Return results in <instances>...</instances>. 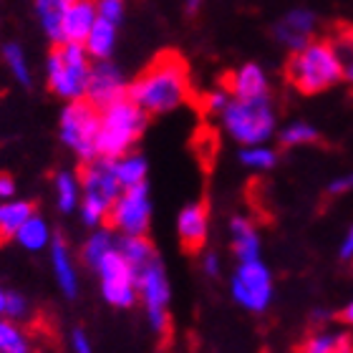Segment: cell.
Listing matches in <instances>:
<instances>
[{"mask_svg": "<svg viewBox=\"0 0 353 353\" xmlns=\"http://www.w3.org/2000/svg\"><path fill=\"white\" fill-rule=\"evenodd\" d=\"M144 126H147V114L129 99H121V101L101 109L96 154L103 159H117V157L129 154V149L144 134Z\"/></svg>", "mask_w": 353, "mask_h": 353, "instance_id": "7a4b0ae2", "label": "cell"}, {"mask_svg": "<svg viewBox=\"0 0 353 353\" xmlns=\"http://www.w3.org/2000/svg\"><path fill=\"white\" fill-rule=\"evenodd\" d=\"M126 99L137 103L147 117L179 109L190 99V79L184 61L176 53H162L137 81L129 83Z\"/></svg>", "mask_w": 353, "mask_h": 353, "instance_id": "6da1fadb", "label": "cell"}, {"mask_svg": "<svg viewBox=\"0 0 353 353\" xmlns=\"http://www.w3.org/2000/svg\"><path fill=\"white\" fill-rule=\"evenodd\" d=\"M15 194V182L10 174H0V199H10Z\"/></svg>", "mask_w": 353, "mask_h": 353, "instance_id": "d590c367", "label": "cell"}, {"mask_svg": "<svg viewBox=\"0 0 353 353\" xmlns=\"http://www.w3.org/2000/svg\"><path fill=\"white\" fill-rule=\"evenodd\" d=\"M220 114L228 134L245 147L265 144L275 132V109L268 96L265 99H230Z\"/></svg>", "mask_w": 353, "mask_h": 353, "instance_id": "8992f818", "label": "cell"}, {"mask_svg": "<svg viewBox=\"0 0 353 353\" xmlns=\"http://www.w3.org/2000/svg\"><path fill=\"white\" fill-rule=\"evenodd\" d=\"M126 88L129 86H126L121 71L114 63H109V61H99L96 66H91V76H88V86L83 99L101 111L106 106H111V103L126 99Z\"/></svg>", "mask_w": 353, "mask_h": 353, "instance_id": "7c38bea8", "label": "cell"}, {"mask_svg": "<svg viewBox=\"0 0 353 353\" xmlns=\"http://www.w3.org/2000/svg\"><path fill=\"white\" fill-rule=\"evenodd\" d=\"M48 248H51V268L61 293L66 295V298H76V293H79V275H76V265L66 240L63 237H53Z\"/></svg>", "mask_w": 353, "mask_h": 353, "instance_id": "2e32d148", "label": "cell"}, {"mask_svg": "<svg viewBox=\"0 0 353 353\" xmlns=\"http://www.w3.org/2000/svg\"><path fill=\"white\" fill-rule=\"evenodd\" d=\"M66 3H74V0H66Z\"/></svg>", "mask_w": 353, "mask_h": 353, "instance_id": "bcb514c9", "label": "cell"}, {"mask_svg": "<svg viewBox=\"0 0 353 353\" xmlns=\"http://www.w3.org/2000/svg\"><path fill=\"white\" fill-rule=\"evenodd\" d=\"M71 351L74 353H94V348H91V339L86 336L83 328H76V331L71 333Z\"/></svg>", "mask_w": 353, "mask_h": 353, "instance_id": "836d02e7", "label": "cell"}, {"mask_svg": "<svg viewBox=\"0 0 353 353\" xmlns=\"http://www.w3.org/2000/svg\"><path fill=\"white\" fill-rule=\"evenodd\" d=\"M343 76H346L348 81L353 83V61H351V63H348V66H346V71H343Z\"/></svg>", "mask_w": 353, "mask_h": 353, "instance_id": "7bdbcfd3", "label": "cell"}, {"mask_svg": "<svg viewBox=\"0 0 353 353\" xmlns=\"http://www.w3.org/2000/svg\"><path fill=\"white\" fill-rule=\"evenodd\" d=\"M88 76H91V59L81 43H59L46 61L48 88L66 101H79L86 96Z\"/></svg>", "mask_w": 353, "mask_h": 353, "instance_id": "5b68a950", "label": "cell"}, {"mask_svg": "<svg viewBox=\"0 0 353 353\" xmlns=\"http://www.w3.org/2000/svg\"><path fill=\"white\" fill-rule=\"evenodd\" d=\"M202 268H205V272L210 275V278H217V272H220V260H217V255H205V260H202Z\"/></svg>", "mask_w": 353, "mask_h": 353, "instance_id": "8d00e7d4", "label": "cell"}, {"mask_svg": "<svg viewBox=\"0 0 353 353\" xmlns=\"http://www.w3.org/2000/svg\"><path fill=\"white\" fill-rule=\"evenodd\" d=\"M230 237H232V252L240 263L260 260V237L258 230L248 217H232L230 222Z\"/></svg>", "mask_w": 353, "mask_h": 353, "instance_id": "ac0fdd59", "label": "cell"}, {"mask_svg": "<svg viewBox=\"0 0 353 353\" xmlns=\"http://www.w3.org/2000/svg\"><path fill=\"white\" fill-rule=\"evenodd\" d=\"M207 207L202 202L187 205L176 217V235L182 240L184 250L197 252L207 240Z\"/></svg>", "mask_w": 353, "mask_h": 353, "instance_id": "5bb4252c", "label": "cell"}, {"mask_svg": "<svg viewBox=\"0 0 353 353\" xmlns=\"http://www.w3.org/2000/svg\"><path fill=\"white\" fill-rule=\"evenodd\" d=\"M343 61L331 43H308L288 61V81L303 94H318L343 79Z\"/></svg>", "mask_w": 353, "mask_h": 353, "instance_id": "3957f363", "label": "cell"}, {"mask_svg": "<svg viewBox=\"0 0 353 353\" xmlns=\"http://www.w3.org/2000/svg\"><path fill=\"white\" fill-rule=\"evenodd\" d=\"M341 258L343 260H353V225L348 228L343 243H341Z\"/></svg>", "mask_w": 353, "mask_h": 353, "instance_id": "74e56055", "label": "cell"}, {"mask_svg": "<svg viewBox=\"0 0 353 353\" xmlns=\"http://www.w3.org/2000/svg\"><path fill=\"white\" fill-rule=\"evenodd\" d=\"M99 117L101 111L86 99L68 101L61 111V141L74 152L83 164L96 159V137H99Z\"/></svg>", "mask_w": 353, "mask_h": 353, "instance_id": "52a82bcc", "label": "cell"}, {"mask_svg": "<svg viewBox=\"0 0 353 353\" xmlns=\"http://www.w3.org/2000/svg\"><path fill=\"white\" fill-rule=\"evenodd\" d=\"M0 353H30V336L21 328V323H13L0 316Z\"/></svg>", "mask_w": 353, "mask_h": 353, "instance_id": "4316f807", "label": "cell"}, {"mask_svg": "<svg viewBox=\"0 0 353 353\" xmlns=\"http://www.w3.org/2000/svg\"><path fill=\"white\" fill-rule=\"evenodd\" d=\"M81 220L88 228H101L109 220V212L117 197L121 194L114 170H111V159L96 157L91 162L83 164L81 174Z\"/></svg>", "mask_w": 353, "mask_h": 353, "instance_id": "277c9868", "label": "cell"}, {"mask_svg": "<svg viewBox=\"0 0 353 353\" xmlns=\"http://www.w3.org/2000/svg\"><path fill=\"white\" fill-rule=\"evenodd\" d=\"M313 30H316V15L305 8H298V10L283 15V21L275 26V38L290 51H301L303 46L310 43Z\"/></svg>", "mask_w": 353, "mask_h": 353, "instance_id": "4fadbf2b", "label": "cell"}, {"mask_svg": "<svg viewBox=\"0 0 353 353\" xmlns=\"http://www.w3.org/2000/svg\"><path fill=\"white\" fill-rule=\"evenodd\" d=\"M137 295L144 303L152 331L164 336L170 331V280L159 258H154L137 272Z\"/></svg>", "mask_w": 353, "mask_h": 353, "instance_id": "ba28073f", "label": "cell"}, {"mask_svg": "<svg viewBox=\"0 0 353 353\" xmlns=\"http://www.w3.org/2000/svg\"><path fill=\"white\" fill-rule=\"evenodd\" d=\"M353 190V174L348 176H339V179H333L331 184H328V192L331 194H343V192Z\"/></svg>", "mask_w": 353, "mask_h": 353, "instance_id": "e575fe53", "label": "cell"}, {"mask_svg": "<svg viewBox=\"0 0 353 353\" xmlns=\"http://www.w3.org/2000/svg\"><path fill=\"white\" fill-rule=\"evenodd\" d=\"M341 339L343 336H339V333H313L301 346V353H331L341 343Z\"/></svg>", "mask_w": 353, "mask_h": 353, "instance_id": "4dcf8cb0", "label": "cell"}, {"mask_svg": "<svg viewBox=\"0 0 353 353\" xmlns=\"http://www.w3.org/2000/svg\"><path fill=\"white\" fill-rule=\"evenodd\" d=\"M3 61H6L8 71L13 74V79L21 86H30V66L28 59H26V51H23L18 43H6L3 46Z\"/></svg>", "mask_w": 353, "mask_h": 353, "instance_id": "83f0119b", "label": "cell"}, {"mask_svg": "<svg viewBox=\"0 0 353 353\" xmlns=\"http://www.w3.org/2000/svg\"><path fill=\"white\" fill-rule=\"evenodd\" d=\"M53 190H56V205L61 212H74L81 205V179L74 172H59Z\"/></svg>", "mask_w": 353, "mask_h": 353, "instance_id": "cb8c5ba5", "label": "cell"}, {"mask_svg": "<svg viewBox=\"0 0 353 353\" xmlns=\"http://www.w3.org/2000/svg\"><path fill=\"white\" fill-rule=\"evenodd\" d=\"M230 96L232 99H265L268 96V76L258 63H245L230 76Z\"/></svg>", "mask_w": 353, "mask_h": 353, "instance_id": "e0dca14e", "label": "cell"}, {"mask_svg": "<svg viewBox=\"0 0 353 353\" xmlns=\"http://www.w3.org/2000/svg\"><path fill=\"white\" fill-rule=\"evenodd\" d=\"M117 28L114 23H106L101 18H96L94 28L83 41V48H86L88 59L96 61H109V56L114 53V46H117Z\"/></svg>", "mask_w": 353, "mask_h": 353, "instance_id": "44dd1931", "label": "cell"}, {"mask_svg": "<svg viewBox=\"0 0 353 353\" xmlns=\"http://www.w3.org/2000/svg\"><path fill=\"white\" fill-rule=\"evenodd\" d=\"M36 212L30 202L26 199H3L0 202V243L13 240L21 225Z\"/></svg>", "mask_w": 353, "mask_h": 353, "instance_id": "7402d4cb", "label": "cell"}, {"mask_svg": "<svg viewBox=\"0 0 353 353\" xmlns=\"http://www.w3.org/2000/svg\"><path fill=\"white\" fill-rule=\"evenodd\" d=\"M331 353H353V343H351V339H348V336H343V339H341V343L336 348H333Z\"/></svg>", "mask_w": 353, "mask_h": 353, "instance_id": "ab89813d", "label": "cell"}, {"mask_svg": "<svg viewBox=\"0 0 353 353\" xmlns=\"http://www.w3.org/2000/svg\"><path fill=\"white\" fill-rule=\"evenodd\" d=\"M38 353H51V351H38Z\"/></svg>", "mask_w": 353, "mask_h": 353, "instance_id": "ee69618b", "label": "cell"}, {"mask_svg": "<svg viewBox=\"0 0 353 353\" xmlns=\"http://www.w3.org/2000/svg\"><path fill=\"white\" fill-rule=\"evenodd\" d=\"M230 101V96L225 94V91H214V94H210V109H225Z\"/></svg>", "mask_w": 353, "mask_h": 353, "instance_id": "f35d334b", "label": "cell"}, {"mask_svg": "<svg viewBox=\"0 0 353 353\" xmlns=\"http://www.w3.org/2000/svg\"><path fill=\"white\" fill-rule=\"evenodd\" d=\"M111 170L121 190H129V187H137V184H147V159L139 154H124L111 159Z\"/></svg>", "mask_w": 353, "mask_h": 353, "instance_id": "603a6c76", "label": "cell"}, {"mask_svg": "<svg viewBox=\"0 0 353 353\" xmlns=\"http://www.w3.org/2000/svg\"><path fill=\"white\" fill-rule=\"evenodd\" d=\"M117 250L124 255V260L132 265L137 272H139L147 263H152V260L157 258L154 248L149 245L147 237H121V240L117 243Z\"/></svg>", "mask_w": 353, "mask_h": 353, "instance_id": "d4e9b609", "label": "cell"}, {"mask_svg": "<svg viewBox=\"0 0 353 353\" xmlns=\"http://www.w3.org/2000/svg\"><path fill=\"white\" fill-rule=\"evenodd\" d=\"M15 243L21 245L23 250H28V252H41L46 250L48 245H51L53 235H51V228H48V222L41 217V214H30L28 220L23 222L21 230L15 232L13 237Z\"/></svg>", "mask_w": 353, "mask_h": 353, "instance_id": "ffe728a7", "label": "cell"}, {"mask_svg": "<svg viewBox=\"0 0 353 353\" xmlns=\"http://www.w3.org/2000/svg\"><path fill=\"white\" fill-rule=\"evenodd\" d=\"M96 23V6L94 0H74L66 3L63 13V43H81L91 33Z\"/></svg>", "mask_w": 353, "mask_h": 353, "instance_id": "9a60e30c", "label": "cell"}, {"mask_svg": "<svg viewBox=\"0 0 353 353\" xmlns=\"http://www.w3.org/2000/svg\"><path fill=\"white\" fill-rule=\"evenodd\" d=\"M96 6V18H101L106 23L119 26L124 18V0H94Z\"/></svg>", "mask_w": 353, "mask_h": 353, "instance_id": "d6a6232c", "label": "cell"}, {"mask_svg": "<svg viewBox=\"0 0 353 353\" xmlns=\"http://www.w3.org/2000/svg\"><path fill=\"white\" fill-rule=\"evenodd\" d=\"M351 46H353V33H351Z\"/></svg>", "mask_w": 353, "mask_h": 353, "instance_id": "f6af8a7d", "label": "cell"}, {"mask_svg": "<svg viewBox=\"0 0 353 353\" xmlns=\"http://www.w3.org/2000/svg\"><path fill=\"white\" fill-rule=\"evenodd\" d=\"M149 217H152L149 190L147 184H137V187L121 190L109 212V225L124 237H144V232L149 230Z\"/></svg>", "mask_w": 353, "mask_h": 353, "instance_id": "8fae6325", "label": "cell"}, {"mask_svg": "<svg viewBox=\"0 0 353 353\" xmlns=\"http://www.w3.org/2000/svg\"><path fill=\"white\" fill-rule=\"evenodd\" d=\"M275 159H278L275 152L270 147H265V144H252V147H245L240 152V162L255 172L270 170L272 164H275Z\"/></svg>", "mask_w": 353, "mask_h": 353, "instance_id": "f1b7e54d", "label": "cell"}, {"mask_svg": "<svg viewBox=\"0 0 353 353\" xmlns=\"http://www.w3.org/2000/svg\"><path fill=\"white\" fill-rule=\"evenodd\" d=\"M6 301H8V290L0 288V316H6Z\"/></svg>", "mask_w": 353, "mask_h": 353, "instance_id": "b9f144b4", "label": "cell"}, {"mask_svg": "<svg viewBox=\"0 0 353 353\" xmlns=\"http://www.w3.org/2000/svg\"><path fill=\"white\" fill-rule=\"evenodd\" d=\"M101 280V295L103 301L114 308H129L137 303V270L126 263L124 255L114 250L94 268Z\"/></svg>", "mask_w": 353, "mask_h": 353, "instance_id": "9c48e42d", "label": "cell"}, {"mask_svg": "<svg viewBox=\"0 0 353 353\" xmlns=\"http://www.w3.org/2000/svg\"><path fill=\"white\" fill-rule=\"evenodd\" d=\"M199 8H202V0H184V10L190 15H197Z\"/></svg>", "mask_w": 353, "mask_h": 353, "instance_id": "60d3db41", "label": "cell"}, {"mask_svg": "<svg viewBox=\"0 0 353 353\" xmlns=\"http://www.w3.org/2000/svg\"><path fill=\"white\" fill-rule=\"evenodd\" d=\"M117 248V237H114V232L106 228H96V232L86 240V245H83V263L94 270L96 265L101 263L106 255H109L111 250Z\"/></svg>", "mask_w": 353, "mask_h": 353, "instance_id": "484cf974", "label": "cell"}, {"mask_svg": "<svg viewBox=\"0 0 353 353\" xmlns=\"http://www.w3.org/2000/svg\"><path fill=\"white\" fill-rule=\"evenodd\" d=\"M230 290L245 310L263 313L272 301V275L263 260H248L237 265Z\"/></svg>", "mask_w": 353, "mask_h": 353, "instance_id": "30bf717a", "label": "cell"}, {"mask_svg": "<svg viewBox=\"0 0 353 353\" xmlns=\"http://www.w3.org/2000/svg\"><path fill=\"white\" fill-rule=\"evenodd\" d=\"M63 13L66 0H36V15L51 43H63Z\"/></svg>", "mask_w": 353, "mask_h": 353, "instance_id": "d6986e66", "label": "cell"}, {"mask_svg": "<svg viewBox=\"0 0 353 353\" xmlns=\"http://www.w3.org/2000/svg\"><path fill=\"white\" fill-rule=\"evenodd\" d=\"M280 141H283L285 147H303V144L318 141V132L310 124H305V121H295V124L285 126V129L280 132Z\"/></svg>", "mask_w": 353, "mask_h": 353, "instance_id": "f546056e", "label": "cell"}, {"mask_svg": "<svg viewBox=\"0 0 353 353\" xmlns=\"http://www.w3.org/2000/svg\"><path fill=\"white\" fill-rule=\"evenodd\" d=\"M30 316V305L28 301L23 298L21 293H15V290H8V301H6V316L8 321H13V323H23V321H28Z\"/></svg>", "mask_w": 353, "mask_h": 353, "instance_id": "1f68e13d", "label": "cell"}]
</instances>
